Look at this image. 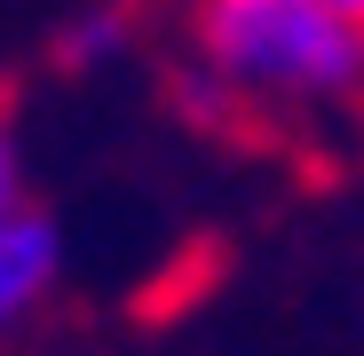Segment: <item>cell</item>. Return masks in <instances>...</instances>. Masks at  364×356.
Returning <instances> with one entry per match:
<instances>
[{"label":"cell","mask_w":364,"mask_h":356,"mask_svg":"<svg viewBox=\"0 0 364 356\" xmlns=\"http://www.w3.org/2000/svg\"><path fill=\"white\" fill-rule=\"evenodd\" d=\"M333 9H341V16H348V24H364V0H333Z\"/></svg>","instance_id":"obj_5"},{"label":"cell","mask_w":364,"mask_h":356,"mask_svg":"<svg viewBox=\"0 0 364 356\" xmlns=\"http://www.w3.org/2000/svg\"><path fill=\"white\" fill-rule=\"evenodd\" d=\"M32 198H24V151H16V111L0 103V230H9L16 214H24Z\"/></svg>","instance_id":"obj_4"},{"label":"cell","mask_w":364,"mask_h":356,"mask_svg":"<svg viewBox=\"0 0 364 356\" xmlns=\"http://www.w3.org/2000/svg\"><path fill=\"white\" fill-rule=\"evenodd\" d=\"M55 277H64V230H55L40 206H24L9 230H0V333L24 325L55 293Z\"/></svg>","instance_id":"obj_2"},{"label":"cell","mask_w":364,"mask_h":356,"mask_svg":"<svg viewBox=\"0 0 364 356\" xmlns=\"http://www.w3.org/2000/svg\"><path fill=\"white\" fill-rule=\"evenodd\" d=\"M127 40H135V16L111 0V9H95V16L64 24V40H55V64H64V72H95V64H111Z\"/></svg>","instance_id":"obj_3"},{"label":"cell","mask_w":364,"mask_h":356,"mask_svg":"<svg viewBox=\"0 0 364 356\" xmlns=\"http://www.w3.org/2000/svg\"><path fill=\"white\" fill-rule=\"evenodd\" d=\"M191 55L237 95L246 127L364 119V24L333 0H198Z\"/></svg>","instance_id":"obj_1"}]
</instances>
